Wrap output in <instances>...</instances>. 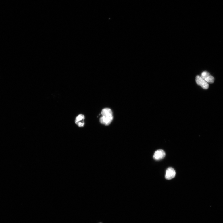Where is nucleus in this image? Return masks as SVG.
<instances>
[{"instance_id": "f257e3e1", "label": "nucleus", "mask_w": 223, "mask_h": 223, "mask_svg": "<svg viewBox=\"0 0 223 223\" xmlns=\"http://www.w3.org/2000/svg\"><path fill=\"white\" fill-rule=\"evenodd\" d=\"M101 114L102 117L99 120L100 122L106 126L109 125L113 120L112 111L109 108L103 109L102 111Z\"/></svg>"}, {"instance_id": "f03ea898", "label": "nucleus", "mask_w": 223, "mask_h": 223, "mask_svg": "<svg viewBox=\"0 0 223 223\" xmlns=\"http://www.w3.org/2000/svg\"><path fill=\"white\" fill-rule=\"evenodd\" d=\"M196 81L197 84L200 86L203 89H208L209 88L208 83L205 81L199 75H197L196 77Z\"/></svg>"}, {"instance_id": "7ed1b4c3", "label": "nucleus", "mask_w": 223, "mask_h": 223, "mask_svg": "<svg viewBox=\"0 0 223 223\" xmlns=\"http://www.w3.org/2000/svg\"><path fill=\"white\" fill-rule=\"evenodd\" d=\"M203 79L207 82L209 83H213L214 81V78L207 71L203 72L201 76Z\"/></svg>"}, {"instance_id": "20e7f679", "label": "nucleus", "mask_w": 223, "mask_h": 223, "mask_svg": "<svg viewBox=\"0 0 223 223\" xmlns=\"http://www.w3.org/2000/svg\"><path fill=\"white\" fill-rule=\"evenodd\" d=\"M166 156V153L162 149H159L156 151L153 155V158L155 160L159 161L164 158Z\"/></svg>"}, {"instance_id": "39448f33", "label": "nucleus", "mask_w": 223, "mask_h": 223, "mask_svg": "<svg viewBox=\"0 0 223 223\" xmlns=\"http://www.w3.org/2000/svg\"><path fill=\"white\" fill-rule=\"evenodd\" d=\"M176 172L172 167H169L166 170L165 177L166 180H170L174 178L176 176Z\"/></svg>"}, {"instance_id": "423d86ee", "label": "nucleus", "mask_w": 223, "mask_h": 223, "mask_svg": "<svg viewBox=\"0 0 223 223\" xmlns=\"http://www.w3.org/2000/svg\"><path fill=\"white\" fill-rule=\"evenodd\" d=\"M85 118L84 115L82 114H79L76 118L75 123L77 125L79 122H84V120Z\"/></svg>"}, {"instance_id": "0eeeda50", "label": "nucleus", "mask_w": 223, "mask_h": 223, "mask_svg": "<svg viewBox=\"0 0 223 223\" xmlns=\"http://www.w3.org/2000/svg\"><path fill=\"white\" fill-rule=\"evenodd\" d=\"M77 125L79 127H83L84 126L85 123L84 122H79Z\"/></svg>"}, {"instance_id": "6e6552de", "label": "nucleus", "mask_w": 223, "mask_h": 223, "mask_svg": "<svg viewBox=\"0 0 223 223\" xmlns=\"http://www.w3.org/2000/svg\"></svg>"}]
</instances>
